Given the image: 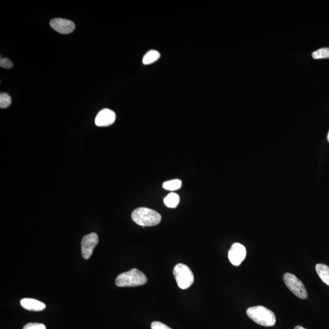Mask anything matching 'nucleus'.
Instances as JSON below:
<instances>
[{
    "label": "nucleus",
    "instance_id": "f257e3e1",
    "mask_svg": "<svg viewBox=\"0 0 329 329\" xmlns=\"http://www.w3.org/2000/svg\"><path fill=\"white\" fill-rule=\"evenodd\" d=\"M247 314L255 323L265 327H271L276 322V315L273 311L261 305L249 308Z\"/></svg>",
    "mask_w": 329,
    "mask_h": 329
},
{
    "label": "nucleus",
    "instance_id": "f03ea898",
    "mask_svg": "<svg viewBox=\"0 0 329 329\" xmlns=\"http://www.w3.org/2000/svg\"><path fill=\"white\" fill-rule=\"evenodd\" d=\"M131 217L135 223L142 227L158 225L162 219L160 214L146 207L137 208L132 211Z\"/></svg>",
    "mask_w": 329,
    "mask_h": 329
},
{
    "label": "nucleus",
    "instance_id": "7ed1b4c3",
    "mask_svg": "<svg viewBox=\"0 0 329 329\" xmlns=\"http://www.w3.org/2000/svg\"><path fill=\"white\" fill-rule=\"evenodd\" d=\"M146 283V276L136 268L120 274L116 280V286L119 287L140 286Z\"/></svg>",
    "mask_w": 329,
    "mask_h": 329
},
{
    "label": "nucleus",
    "instance_id": "20e7f679",
    "mask_svg": "<svg viewBox=\"0 0 329 329\" xmlns=\"http://www.w3.org/2000/svg\"><path fill=\"white\" fill-rule=\"evenodd\" d=\"M173 274L176 279L177 286L180 288H189L194 283V275L189 266L179 263L175 266Z\"/></svg>",
    "mask_w": 329,
    "mask_h": 329
},
{
    "label": "nucleus",
    "instance_id": "39448f33",
    "mask_svg": "<svg viewBox=\"0 0 329 329\" xmlns=\"http://www.w3.org/2000/svg\"><path fill=\"white\" fill-rule=\"evenodd\" d=\"M283 279L287 288L290 290L295 296L299 298L305 299L307 298L308 294L304 284L300 281L294 274L286 273L284 274Z\"/></svg>",
    "mask_w": 329,
    "mask_h": 329
},
{
    "label": "nucleus",
    "instance_id": "423d86ee",
    "mask_svg": "<svg viewBox=\"0 0 329 329\" xmlns=\"http://www.w3.org/2000/svg\"><path fill=\"white\" fill-rule=\"evenodd\" d=\"M99 239L96 233H90L83 237L82 242V255L87 260L93 254L94 248L98 245Z\"/></svg>",
    "mask_w": 329,
    "mask_h": 329
},
{
    "label": "nucleus",
    "instance_id": "0eeeda50",
    "mask_svg": "<svg viewBox=\"0 0 329 329\" xmlns=\"http://www.w3.org/2000/svg\"><path fill=\"white\" fill-rule=\"evenodd\" d=\"M247 255L246 248L239 243H235L229 250L228 258L230 262L234 266H239Z\"/></svg>",
    "mask_w": 329,
    "mask_h": 329
},
{
    "label": "nucleus",
    "instance_id": "6e6552de",
    "mask_svg": "<svg viewBox=\"0 0 329 329\" xmlns=\"http://www.w3.org/2000/svg\"><path fill=\"white\" fill-rule=\"evenodd\" d=\"M49 24L56 32L63 35L72 33L75 29V23L72 21L64 18H54L51 20Z\"/></svg>",
    "mask_w": 329,
    "mask_h": 329
},
{
    "label": "nucleus",
    "instance_id": "1a4fd4ad",
    "mask_svg": "<svg viewBox=\"0 0 329 329\" xmlns=\"http://www.w3.org/2000/svg\"><path fill=\"white\" fill-rule=\"evenodd\" d=\"M116 119V113L109 109H104L99 112L95 118V124L97 126H109L114 123Z\"/></svg>",
    "mask_w": 329,
    "mask_h": 329
},
{
    "label": "nucleus",
    "instance_id": "9d476101",
    "mask_svg": "<svg viewBox=\"0 0 329 329\" xmlns=\"http://www.w3.org/2000/svg\"><path fill=\"white\" fill-rule=\"evenodd\" d=\"M20 305L25 309L35 312H40L45 309L46 305L38 300L25 298L21 300Z\"/></svg>",
    "mask_w": 329,
    "mask_h": 329
},
{
    "label": "nucleus",
    "instance_id": "9b49d317",
    "mask_svg": "<svg viewBox=\"0 0 329 329\" xmlns=\"http://www.w3.org/2000/svg\"><path fill=\"white\" fill-rule=\"evenodd\" d=\"M316 271L318 275L319 276L320 279L324 283L329 286V267L328 266L322 264V263H318L316 265Z\"/></svg>",
    "mask_w": 329,
    "mask_h": 329
},
{
    "label": "nucleus",
    "instance_id": "f8f14e48",
    "mask_svg": "<svg viewBox=\"0 0 329 329\" xmlns=\"http://www.w3.org/2000/svg\"><path fill=\"white\" fill-rule=\"evenodd\" d=\"M164 205H165L167 207L176 208L177 206L179 205L180 202L179 196L177 195V193L173 192L169 193V194L164 198Z\"/></svg>",
    "mask_w": 329,
    "mask_h": 329
},
{
    "label": "nucleus",
    "instance_id": "ddd939ff",
    "mask_svg": "<svg viewBox=\"0 0 329 329\" xmlns=\"http://www.w3.org/2000/svg\"><path fill=\"white\" fill-rule=\"evenodd\" d=\"M161 54L158 51L151 50L146 53L143 58V64L149 65L154 63L160 58Z\"/></svg>",
    "mask_w": 329,
    "mask_h": 329
},
{
    "label": "nucleus",
    "instance_id": "4468645a",
    "mask_svg": "<svg viewBox=\"0 0 329 329\" xmlns=\"http://www.w3.org/2000/svg\"><path fill=\"white\" fill-rule=\"evenodd\" d=\"M182 186V181L179 179L170 180L164 182L163 188L169 191H175L179 190Z\"/></svg>",
    "mask_w": 329,
    "mask_h": 329
},
{
    "label": "nucleus",
    "instance_id": "2eb2a0df",
    "mask_svg": "<svg viewBox=\"0 0 329 329\" xmlns=\"http://www.w3.org/2000/svg\"><path fill=\"white\" fill-rule=\"evenodd\" d=\"M313 59L329 58V48H323L313 52L312 53Z\"/></svg>",
    "mask_w": 329,
    "mask_h": 329
},
{
    "label": "nucleus",
    "instance_id": "dca6fc26",
    "mask_svg": "<svg viewBox=\"0 0 329 329\" xmlns=\"http://www.w3.org/2000/svg\"><path fill=\"white\" fill-rule=\"evenodd\" d=\"M11 103L12 99L9 94L6 93L0 94V108L1 109L8 108Z\"/></svg>",
    "mask_w": 329,
    "mask_h": 329
},
{
    "label": "nucleus",
    "instance_id": "f3484780",
    "mask_svg": "<svg viewBox=\"0 0 329 329\" xmlns=\"http://www.w3.org/2000/svg\"><path fill=\"white\" fill-rule=\"evenodd\" d=\"M23 329H46L45 326L41 323H28Z\"/></svg>",
    "mask_w": 329,
    "mask_h": 329
},
{
    "label": "nucleus",
    "instance_id": "a211bd4d",
    "mask_svg": "<svg viewBox=\"0 0 329 329\" xmlns=\"http://www.w3.org/2000/svg\"><path fill=\"white\" fill-rule=\"evenodd\" d=\"M0 66L4 69H11L13 67V63L8 58H1L0 60Z\"/></svg>",
    "mask_w": 329,
    "mask_h": 329
},
{
    "label": "nucleus",
    "instance_id": "6ab92c4d",
    "mask_svg": "<svg viewBox=\"0 0 329 329\" xmlns=\"http://www.w3.org/2000/svg\"><path fill=\"white\" fill-rule=\"evenodd\" d=\"M151 327L152 329H172L168 327V326L164 325V324L159 322V321H154L151 324Z\"/></svg>",
    "mask_w": 329,
    "mask_h": 329
},
{
    "label": "nucleus",
    "instance_id": "aec40b11",
    "mask_svg": "<svg viewBox=\"0 0 329 329\" xmlns=\"http://www.w3.org/2000/svg\"><path fill=\"white\" fill-rule=\"evenodd\" d=\"M294 329H305L304 328L302 327L301 326H297L296 327L294 328Z\"/></svg>",
    "mask_w": 329,
    "mask_h": 329
},
{
    "label": "nucleus",
    "instance_id": "412c9836",
    "mask_svg": "<svg viewBox=\"0 0 329 329\" xmlns=\"http://www.w3.org/2000/svg\"><path fill=\"white\" fill-rule=\"evenodd\" d=\"M327 139H328V142H329V133H328V137H327Z\"/></svg>",
    "mask_w": 329,
    "mask_h": 329
}]
</instances>
